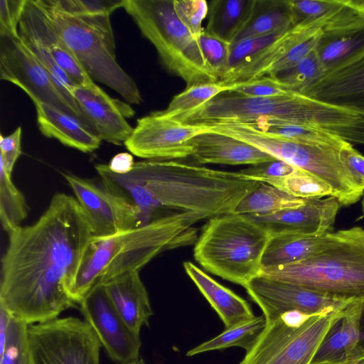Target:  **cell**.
Here are the masks:
<instances>
[{
  "label": "cell",
  "mask_w": 364,
  "mask_h": 364,
  "mask_svg": "<svg viewBox=\"0 0 364 364\" xmlns=\"http://www.w3.org/2000/svg\"><path fill=\"white\" fill-rule=\"evenodd\" d=\"M183 267L186 274L218 314L225 328L255 316L245 299L221 285L194 264L185 262Z\"/></svg>",
  "instance_id": "obj_26"
},
{
  "label": "cell",
  "mask_w": 364,
  "mask_h": 364,
  "mask_svg": "<svg viewBox=\"0 0 364 364\" xmlns=\"http://www.w3.org/2000/svg\"><path fill=\"white\" fill-rule=\"evenodd\" d=\"M362 207H363V215H364V194H363V202H362Z\"/></svg>",
  "instance_id": "obj_54"
},
{
  "label": "cell",
  "mask_w": 364,
  "mask_h": 364,
  "mask_svg": "<svg viewBox=\"0 0 364 364\" xmlns=\"http://www.w3.org/2000/svg\"><path fill=\"white\" fill-rule=\"evenodd\" d=\"M122 8L155 47L163 65L186 87L218 82L199 42L176 15L173 0H124Z\"/></svg>",
  "instance_id": "obj_8"
},
{
  "label": "cell",
  "mask_w": 364,
  "mask_h": 364,
  "mask_svg": "<svg viewBox=\"0 0 364 364\" xmlns=\"http://www.w3.org/2000/svg\"><path fill=\"white\" fill-rule=\"evenodd\" d=\"M341 204L336 198L308 199L299 208L266 215H246L270 235L319 237L332 230Z\"/></svg>",
  "instance_id": "obj_18"
},
{
  "label": "cell",
  "mask_w": 364,
  "mask_h": 364,
  "mask_svg": "<svg viewBox=\"0 0 364 364\" xmlns=\"http://www.w3.org/2000/svg\"><path fill=\"white\" fill-rule=\"evenodd\" d=\"M173 7L181 23L199 42L202 22L208 16V4L205 0H173Z\"/></svg>",
  "instance_id": "obj_40"
},
{
  "label": "cell",
  "mask_w": 364,
  "mask_h": 364,
  "mask_svg": "<svg viewBox=\"0 0 364 364\" xmlns=\"http://www.w3.org/2000/svg\"><path fill=\"white\" fill-rule=\"evenodd\" d=\"M134 163L132 154L121 152L114 156L107 165L113 173L126 174L132 170Z\"/></svg>",
  "instance_id": "obj_49"
},
{
  "label": "cell",
  "mask_w": 364,
  "mask_h": 364,
  "mask_svg": "<svg viewBox=\"0 0 364 364\" xmlns=\"http://www.w3.org/2000/svg\"><path fill=\"white\" fill-rule=\"evenodd\" d=\"M284 32L245 38L231 43L229 70L228 73L243 65L250 58L274 41Z\"/></svg>",
  "instance_id": "obj_42"
},
{
  "label": "cell",
  "mask_w": 364,
  "mask_h": 364,
  "mask_svg": "<svg viewBox=\"0 0 364 364\" xmlns=\"http://www.w3.org/2000/svg\"><path fill=\"white\" fill-rule=\"evenodd\" d=\"M294 25L289 0H255L247 23L234 42L284 32Z\"/></svg>",
  "instance_id": "obj_29"
},
{
  "label": "cell",
  "mask_w": 364,
  "mask_h": 364,
  "mask_svg": "<svg viewBox=\"0 0 364 364\" xmlns=\"http://www.w3.org/2000/svg\"><path fill=\"white\" fill-rule=\"evenodd\" d=\"M31 364H100L101 344L85 321L57 318L29 325Z\"/></svg>",
  "instance_id": "obj_11"
},
{
  "label": "cell",
  "mask_w": 364,
  "mask_h": 364,
  "mask_svg": "<svg viewBox=\"0 0 364 364\" xmlns=\"http://www.w3.org/2000/svg\"><path fill=\"white\" fill-rule=\"evenodd\" d=\"M255 0H212L205 32L227 43L235 41L247 23Z\"/></svg>",
  "instance_id": "obj_28"
},
{
  "label": "cell",
  "mask_w": 364,
  "mask_h": 364,
  "mask_svg": "<svg viewBox=\"0 0 364 364\" xmlns=\"http://www.w3.org/2000/svg\"><path fill=\"white\" fill-rule=\"evenodd\" d=\"M92 236L77 199L55 194L33 224L9 234L0 304L28 325L52 321L75 307L70 291Z\"/></svg>",
  "instance_id": "obj_1"
},
{
  "label": "cell",
  "mask_w": 364,
  "mask_h": 364,
  "mask_svg": "<svg viewBox=\"0 0 364 364\" xmlns=\"http://www.w3.org/2000/svg\"><path fill=\"white\" fill-rule=\"evenodd\" d=\"M203 218L178 212L104 237L92 236L70 291L76 304L95 287L139 269L165 250L196 242L193 225Z\"/></svg>",
  "instance_id": "obj_3"
},
{
  "label": "cell",
  "mask_w": 364,
  "mask_h": 364,
  "mask_svg": "<svg viewBox=\"0 0 364 364\" xmlns=\"http://www.w3.org/2000/svg\"><path fill=\"white\" fill-rule=\"evenodd\" d=\"M324 31L323 16L296 24L243 65L228 73L218 82L231 85L266 76L270 68L299 43L314 35L323 36Z\"/></svg>",
  "instance_id": "obj_21"
},
{
  "label": "cell",
  "mask_w": 364,
  "mask_h": 364,
  "mask_svg": "<svg viewBox=\"0 0 364 364\" xmlns=\"http://www.w3.org/2000/svg\"><path fill=\"white\" fill-rule=\"evenodd\" d=\"M40 2L62 39L88 75L123 97L140 104L142 97L134 80L118 64L109 16H77L63 11L55 0Z\"/></svg>",
  "instance_id": "obj_7"
},
{
  "label": "cell",
  "mask_w": 364,
  "mask_h": 364,
  "mask_svg": "<svg viewBox=\"0 0 364 364\" xmlns=\"http://www.w3.org/2000/svg\"><path fill=\"white\" fill-rule=\"evenodd\" d=\"M364 50V26L337 36L322 37L316 52L324 72L335 68Z\"/></svg>",
  "instance_id": "obj_32"
},
{
  "label": "cell",
  "mask_w": 364,
  "mask_h": 364,
  "mask_svg": "<svg viewBox=\"0 0 364 364\" xmlns=\"http://www.w3.org/2000/svg\"><path fill=\"white\" fill-rule=\"evenodd\" d=\"M63 11L77 16H110L124 0H55Z\"/></svg>",
  "instance_id": "obj_41"
},
{
  "label": "cell",
  "mask_w": 364,
  "mask_h": 364,
  "mask_svg": "<svg viewBox=\"0 0 364 364\" xmlns=\"http://www.w3.org/2000/svg\"><path fill=\"white\" fill-rule=\"evenodd\" d=\"M338 3L339 0H289L295 25L318 18Z\"/></svg>",
  "instance_id": "obj_44"
},
{
  "label": "cell",
  "mask_w": 364,
  "mask_h": 364,
  "mask_svg": "<svg viewBox=\"0 0 364 364\" xmlns=\"http://www.w3.org/2000/svg\"><path fill=\"white\" fill-rule=\"evenodd\" d=\"M72 95L102 140L115 145L124 144L134 130L127 121L135 114L129 104L111 97L95 83L77 85Z\"/></svg>",
  "instance_id": "obj_17"
},
{
  "label": "cell",
  "mask_w": 364,
  "mask_h": 364,
  "mask_svg": "<svg viewBox=\"0 0 364 364\" xmlns=\"http://www.w3.org/2000/svg\"><path fill=\"white\" fill-rule=\"evenodd\" d=\"M124 321L135 333L149 325L153 315L146 289L139 272L117 276L102 285Z\"/></svg>",
  "instance_id": "obj_24"
},
{
  "label": "cell",
  "mask_w": 364,
  "mask_h": 364,
  "mask_svg": "<svg viewBox=\"0 0 364 364\" xmlns=\"http://www.w3.org/2000/svg\"><path fill=\"white\" fill-rule=\"evenodd\" d=\"M269 185L301 199L321 198L333 196L331 187L317 176L300 168L278 178Z\"/></svg>",
  "instance_id": "obj_36"
},
{
  "label": "cell",
  "mask_w": 364,
  "mask_h": 364,
  "mask_svg": "<svg viewBox=\"0 0 364 364\" xmlns=\"http://www.w3.org/2000/svg\"><path fill=\"white\" fill-rule=\"evenodd\" d=\"M215 132L242 140L267 152L274 159L306 171L327 183L341 205H350L364 194L342 164L340 149L301 144L266 134L245 124L216 122L204 125Z\"/></svg>",
  "instance_id": "obj_9"
},
{
  "label": "cell",
  "mask_w": 364,
  "mask_h": 364,
  "mask_svg": "<svg viewBox=\"0 0 364 364\" xmlns=\"http://www.w3.org/2000/svg\"><path fill=\"white\" fill-rule=\"evenodd\" d=\"M28 326L12 316L0 364H31Z\"/></svg>",
  "instance_id": "obj_38"
},
{
  "label": "cell",
  "mask_w": 364,
  "mask_h": 364,
  "mask_svg": "<svg viewBox=\"0 0 364 364\" xmlns=\"http://www.w3.org/2000/svg\"><path fill=\"white\" fill-rule=\"evenodd\" d=\"M199 43L205 62L218 82L228 73L230 43L203 31Z\"/></svg>",
  "instance_id": "obj_39"
},
{
  "label": "cell",
  "mask_w": 364,
  "mask_h": 364,
  "mask_svg": "<svg viewBox=\"0 0 364 364\" xmlns=\"http://www.w3.org/2000/svg\"><path fill=\"white\" fill-rule=\"evenodd\" d=\"M26 1H0V36L18 37V23Z\"/></svg>",
  "instance_id": "obj_46"
},
{
  "label": "cell",
  "mask_w": 364,
  "mask_h": 364,
  "mask_svg": "<svg viewBox=\"0 0 364 364\" xmlns=\"http://www.w3.org/2000/svg\"><path fill=\"white\" fill-rule=\"evenodd\" d=\"M122 364H146L143 360H141V359H134V360H129V361H127V362H125L124 363H122Z\"/></svg>",
  "instance_id": "obj_53"
},
{
  "label": "cell",
  "mask_w": 364,
  "mask_h": 364,
  "mask_svg": "<svg viewBox=\"0 0 364 364\" xmlns=\"http://www.w3.org/2000/svg\"><path fill=\"white\" fill-rule=\"evenodd\" d=\"M363 313V301L350 305L325 336L311 364H345L353 358L364 357V332L361 328Z\"/></svg>",
  "instance_id": "obj_22"
},
{
  "label": "cell",
  "mask_w": 364,
  "mask_h": 364,
  "mask_svg": "<svg viewBox=\"0 0 364 364\" xmlns=\"http://www.w3.org/2000/svg\"><path fill=\"white\" fill-rule=\"evenodd\" d=\"M12 315L0 304V353L3 351Z\"/></svg>",
  "instance_id": "obj_50"
},
{
  "label": "cell",
  "mask_w": 364,
  "mask_h": 364,
  "mask_svg": "<svg viewBox=\"0 0 364 364\" xmlns=\"http://www.w3.org/2000/svg\"><path fill=\"white\" fill-rule=\"evenodd\" d=\"M18 37L36 43L80 85L94 84L68 48L40 0H27L18 28Z\"/></svg>",
  "instance_id": "obj_19"
},
{
  "label": "cell",
  "mask_w": 364,
  "mask_h": 364,
  "mask_svg": "<svg viewBox=\"0 0 364 364\" xmlns=\"http://www.w3.org/2000/svg\"><path fill=\"white\" fill-rule=\"evenodd\" d=\"M266 326V318L262 314L239 323L225 330L216 337L205 341L188 350L187 356L213 350H220L237 346L247 351Z\"/></svg>",
  "instance_id": "obj_33"
},
{
  "label": "cell",
  "mask_w": 364,
  "mask_h": 364,
  "mask_svg": "<svg viewBox=\"0 0 364 364\" xmlns=\"http://www.w3.org/2000/svg\"><path fill=\"white\" fill-rule=\"evenodd\" d=\"M0 78L20 87L34 105H49L92 128L64 99L50 73L19 37L0 36Z\"/></svg>",
  "instance_id": "obj_12"
},
{
  "label": "cell",
  "mask_w": 364,
  "mask_h": 364,
  "mask_svg": "<svg viewBox=\"0 0 364 364\" xmlns=\"http://www.w3.org/2000/svg\"><path fill=\"white\" fill-rule=\"evenodd\" d=\"M191 157L200 164L257 165L274 158L257 147L226 134L205 131L191 139Z\"/></svg>",
  "instance_id": "obj_23"
},
{
  "label": "cell",
  "mask_w": 364,
  "mask_h": 364,
  "mask_svg": "<svg viewBox=\"0 0 364 364\" xmlns=\"http://www.w3.org/2000/svg\"><path fill=\"white\" fill-rule=\"evenodd\" d=\"M85 320L107 355L122 364L139 358L141 341L118 313L103 287L92 288L79 304Z\"/></svg>",
  "instance_id": "obj_16"
},
{
  "label": "cell",
  "mask_w": 364,
  "mask_h": 364,
  "mask_svg": "<svg viewBox=\"0 0 364 364\" xmlns=\"http://www.w3.org/2000/svg\"><path fill=\"white\" fill-rule=\"evenodd\" d=\"M206 131L204 126L181 122L157 111L137 119L124 143L134 155L146 160H171L191 156V139Z\"/></svg>",
  "instance_id": "obj_15"
},
{
  "label": "cell",
  "mask_w": 364,
  "mask_h": 364,
  "mask_svg": "<svg viewBox=\"0 0 364 364\" xmlns=\"http://www.w3.org/2000/svg\"><path fill=\"white\" fill-rule=\"evenodd\" d=\"M340 159L358 186L364 190V156L346 143L339 151Z\"/></svg>",
  "instance_id": "obj_48"
},
{
  "label": "cell",
  "mask_w": 364,
  "mask_h": 364,
  "mask_svg": "<svg viewBox=\"0 0 364 364\" xmlns=\"http://www.w3.org/2000/svg\"><path fill=\"white\" fill-rule=\"evenodd\" d=\"M232 89V85H225L220 82L186 87V90L172 98L166 109L157 112L165 117H174L188 112L215 96L231 91Z\"/></svg>",
  "instance_id": "obj_35"
},
{
  "label": "cell",
  "mask_w": 364,
  "mask_h": 364,
  "mask_svg": "<svg viewBox=\"0 0 364 364\" xmlns=\"http://www.w3.org/2000/svg\"><path fill=\"white\" fill-rule=\"evenodd\" d=\"M296 168L291 164L274 159L240 171L250 180L269 184L272 181L292 173Z\"/></svg>",
  "instance_id": "obj_45"
},
{
  "label": "cell",
  "mask_w": 364,
  "mask_h": 364,
  "mask_svg": "<svg viewBox=\"0 0 364 364\" xmlns=\"http://www.w3.org/2000/svg\"><path fill=\"white\" fill-rule=\"evenodd\" d=\"M63 176L73 190L93 236L104 237L139 226V208L100 181L71 173Z\"/></svg>",
  "instance_id": "obj_14"
},
{
  "label": "cell",
  "mask_w": 364,
  "mask_h": 364,
  "mask_svg": "<svg viewBox=\"0 0 364 364\" xmlns=\"http://www.w3.org/2000/svg\"><path fill=\"white\" fill-rule=\"evenodd\" d=\"M227 92L228 94L221 93L197 108L173 118L198 126L269 119L328 133H333L341 122L338 107L297 92L271 97H248Z\"/></svg>",
  "instance_id": "obj_4"
},
{
  "label": "cell",
  "mask_w": 364,
  "mask_h": 364,
  "mask_svg": "<svg viewBox=\"0 0 364 364\" xmlns=\"http://www.w3.org/2000/svg\"><path fill=\"white\" fill-rule=\"evenodd\" d=\"M95 169L109 190L139 210V226L149 223L161 208L178 210L203 219L234 213L239 203L260 183L232 172L172 160L135 162L126 174L111 171L107 164Z\"/></svg>",
  "instance_id": "obj_2"
},
{
  "label": "cell",
  "mask_w": 364,
  "mask_h": 364,
  "mask_svg": "<svg viewBox=\"0 0 364 364\" xmlns=\"http://www.w3.org/2000/svg\"><path fill=\"white\" fill-rule=\"evenodd\" d=\"M262 259V269L285 266L305 259L326 248L336 239L337 232L319 237L291 234L270 235Z\"/></svg>",
  "instance_id": "obj_27"
},
{
  "label": "cell",
  "mask_w": 364,
  "mask_h": 364,
  "mask_svg": "<svg viewBox=\"0 0 364 364\" xmlns=\"http://www.w3.org/2000/svg\"><path fill=\"white\" fill-rule=\"evenodd\" d=\"M37 124L43 135L84 153L99 148L102 139L90 127L45 103L34 105Z\"/></svg>",
  "instance_id": "obj_25"
},
{
  "label": "cell",
  "mask_w": 364,
  "mask_h": 364,
  "mask_svg": "<svg viewBox=\"0 0 364 364\" xmlns=\"http://www.w3.org/2000/svg\"><path fill=\"white\" fill-rule=\"evenodd\" d=\"M326 248L300 262L260 274L336 298L364 302V229L340 230Z\"/></svg>",
  "instance_id": "obj_6"
},
{
  "label": "cell",
  "mask_w": 364,
  "mask_h": 364,
  "mask_svg": "<svg viewBox=\"0 0 364 364\" xmlns=\"http://www.w3.org/2000/svg\"><path fill=\"white\" fill-rule=\"evenodd\" d=\"M349 1L360 13L364 18V0H349Z\"/></svg>",
  "instance_id": "obj_51"
},
{
  "label": "cell",
  "mask_w": 364,
  "mask_h": 364,
  "mask_svg": "<svg viewBox=\"0 0 364 364\" xmlns=\"http://www.w3.org/2000/svg\"><path fill=\"white\" fill-rule=\"evenodd\" d=\"M270 234L246 215L230 213L210 218L193 249L207 272L245 288L260 274Z\"/></svg>",
  "instance_id": "obj_5"
},
{
  "label": "cell",
  "mask_w": 364,
  "mask_h": 364,
  "mask_svg": "<svg viewBox=\"0 0 364 364\" xmlns=\"http://www.w3.org/2000/svg\"><path fill=\"white\" fill-rule=\"evenodd\" d=\"M306 201L305 199L294 197L274 186L260 182L239 203L234 213L266 215L301 207Z\"/></svg>",
  "instance_id": "obj_31"
},
{
  "label": "cell",
  "mask_w": 364,
  "mask_h": 364,
  "mask_svg": "<svg viewBox=\"0 0 364 364\" xmlns=\"http://www.w3.org/2000/svg\"><path fill=\"white\" fill-rule=\"evenodd\" d=\"M299 94L364 112V50L349 61L324 72Z\"/></svg>",
  "instance_id": "obj_20"
},
{
  "label": "cell",
  "mask_w": 364,
  "mask_h": 364,
  "mask_svg": "<svg viewBox=\"0 0 364 364\" xmlns=\"http://www.w3.org/2000/svg\"><path fill=\"white\" fill-rule=\"evenodd\" d=\"M323 364H339V363H323Z\"/></svg>",
  "instance_id": "obj_55"
},
{
  "label": "cell",
  "mask_w": 364,
  "mask_h": 364,
  "mask_svg": "<svg viewBox=\"0 0 364 364\" xmlns=\"http://www.w3.org/2000/svg\"><path fill=\"white\" fill-rule=\"evenodd\" d=\"M346 309L323 316L294 311L266 322L239 364H311L325 336Z\"/></svg>",
  "instance_id": "obj_10"
},
{
  "label": "cell",
  "mask_w": 364,
  "mask_h": 364,
  "mask_svg": "<svg viewBox=\"0 0 364 364\" xmlns=\"http://www.w3.org/2000/svg\"><path fill=\"white\" fill-rule=\"evenodd\" d=\"M245 289L250 297L262 309L266 322L294 311L310 315H328L343 311L358 302L336 298L262 274L253 278Z\"/></svg>",
  "instance_id": "obj_13"
},
{
  "label": "cell",
  "mask_w": 364,
  "mask_h": 364,
  "mask_svg": "<svg viewBox=\"0 0 364 364\" xmlns=\"http://www.w3.org/2000/svg\"><path fill=\"white\" fill-rule=\"evenodd\" d=\"M28 213L24 195L13 183L11 175L0 165V219L4 231L9 234L21 226Z\"/></svg>",
  "instance_id": "obj_34"
},
{
  "label": "cell",
  "mask_w": 364,
  "mask_h": 364,
  "mask_svg": "<svg viewBox=\"0 0 364 364\" xmlns=\"http://www.w3.org/2000/svg\"><path fill=\"white\" fill-rule=\"evenodd\" d=\"M21 133V127H18L6 136L0 135V165L10 175L12 174L14 166L22 154Z\"/></svg>",
  "instance_id": "obj_47"
},
{
  "label": "cell",
  "mask_w": 364,
  "mask_h": 364,
  "mask_svg": "<svg viewBox=\"0 0 364 364\" xmlns=\"http://www.w3.org/2000/svg\"><path fill=\"white\" fill-rule=\"evenodd\" d=\"M345 364H364V357L353 358L346 362Z\"/></svg>",
  "instance_id": "obj_52"
},
{
  "label": "cell",
  "mask_w": 364,
  "mask_h": 364,
  "mask_svg": "<svg viewBox=\"0 0 364 364\" xmlns=\"http://www.w3.org/2000/svg\"><path fill=\"white\" fill-rule=\"evenodd\" d=\"M324 73L316 50L301 58L291 68L268 75L289 91L301 93Z\"/></svg>",
  "instance_id": "obj_37"
},
{
  "label": "cell",
  "mask_w": 364,
  "mask_h": 364,
  "mask_svg": "<svg viewBox=\"0 0 364 364\" xmlns=\"http://www.w3.org/2000/svg\"><path fill=\"white\" fill-rule=\"evenodd\" d=\"M266 134L301 144L340 149L347 141L329 133L302 125L269 119L240 123Z\"/></svg>",
  "instance_id": "obj_30"
},
{
  "label": "cell",
  "mask_w": 364,
  "mask_h": 364,
  "mask_svg": "<svg viewBox=\"0 0 364 364\" xmlns=\"http://www.w3.org/2000/svg\"><path fill=\"white\" fill-rule=\"evenodd\" d=\"M232 85L230 92L248 97H271L284 96L293 92L285 89L281 84L269 76Z\"/></svg>",
  "instance_id": "obj_43"
}]
</instances>
